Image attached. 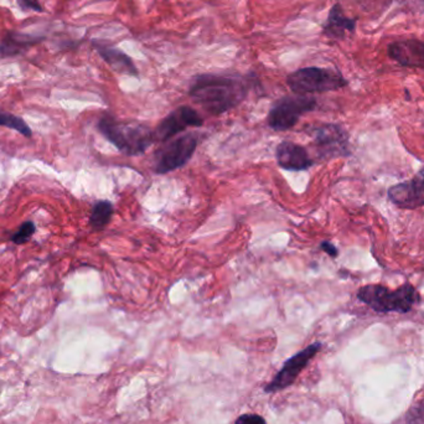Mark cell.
Returning a JSON list of instances; mask_svg holds the SVG:
<instances>
[{
	"instance_id": "52a82bcc",
	"label": "cell",
	"mask_w": 424,
	"mask_h": 424,
	"mask_svg": "<svg viewBox=\"0 0 424 424\" xmlns=\"http://www.w3.org/2000/svg\"><path fill=\"white\" fill-rule=\"evenodd\" d=\"M322 346H323L322 343H312L302 351L295 353L290 359L287 360L283 365L282 369L279 370V372L276 375V377L266 386L264 392L274 394L292 386L295 382V379H298L299 374L309 364V361L320 351Z\"/></svg>"
},
{
	"instance_id": "2e32d148",
	"label": "cell",
	"mask_w": 424,
	"mask_h": 424,
	"mask_svg": "<svg viewBox=\"0 0 424 424\" xmlns=\"http://www.w3.org/2000/svg\"><path fill=\"white\" fill-rule=\"evenodd\" d=\"M113 216V205L110 201H97L92 208L90 225L93 230L100 231L111 221Z\"/></svg>"
},
{
	"instance_id": "9c48e42d",
	"label": "cell",
	"mask_w": 424,
	"mask_h": 424,
	"mask_svg": "<svg viewBox=\"0 0 424 424\" xmlns=\"http://www.w3.org/2000/svg\"><path fill=\"white\" fill-rule=\"evenodd\" d=\"M389 201L404 210H416L424 206V167L413 179L394 185L389 190Z\"/></svg>"
},
{
	"instance_id": "ba28073f",
	"label": "cell",
	"mask_w": 424,
	"mask_h": 424,
	"mask_svg": "<svg viewBox=\"0 0 424 424\" xmlns=\"http://www.w3.org/2000/svg\"><path fill=\"white\" fill-rule=\"evenodd\" d=\"M202 124H204V119L195 110H192V107H179L158 124L154 131V139L165 143L187 128L201 126Z\"/></svg>"
},
{
	"instance_id": "6da1fadb",
	"label": "cell",
	"mask_w": 424,
	"mask_h": 424,
	"mask_svg": "<svg viewBox=\"0 0 424 424\" xmlns=\"http://www.w3.org/2000/svg\"><path fill=\"white\" fill-rule=\"evenodd\" d=\"M249 91V82L241 76L205 73L194 78L189 95L207 113L218 116L242 103Z\"/></svg>"
},
{
	"instance_id": "4fadbf2b",
	"label": "cell",
	"mask_w": 424,
	"mask_h": 424,
	"mask_svg": "<svg viewBox=\"0 0 424 424\" xmlns=\"http://www.w3.org/2000/svg\"><path fill=\"white\" fill-rule=\"evenodd\" d=\"M93 46L98 52V55L106 61L107 65L110 66L112 70L116 71L121 75L139 77V71L126 52H123L116 47L106 45V44H102V42H93Z\"/></svg>"
},
{
	"instance_id": "3957f363",
	"label": "cell",
	"mask_w": 424,
	"mask_h": 424,
	"mask_svg": "<svg viewBox=\"0 0 424 424\" xmlns=\"http://www.w3.org/2000/svg\"><path fill=\"white\" fill-rule=\"evenodd\" d=\"M358 298L377 313H408L419 303L420 295L408 283L394 290L381 284H369L359 289Z\"/></svg>"
},
{
	"instance_id": "7a4b0ae2",
	"label": "cell",
	"mask_w": 424,
	"mask_h": 424,
	"mask_svg": "<svg viewBox=\"0 0 424 424\" xmlns=\"http://www.w3.org/2000/svg\"><path fill=\"white\" fill-rule=\"evenodd\" d=\"M98 129L119 152L128 157H136L147 152L148 148L155 141L154 131L149 126L118 122L108 114L100 119Z\"/></svg>"
},
{
	"instance_id": "d6986e66",
	"label": "cell",
	"mask_w": 424,
	"mask_h": 424,
	"mask_svg": "<svg viewBox=\"0 0 424 424\" xmlns=\"http://www.w3.org/2000/svg\"><path fill=\"white\" fill-rule=\"evenodd\" d=\"M236 424H267L262 416L254 413L242 414L236 419Z\"/></svg>"
},
{
	"instance_id": "ac0fdd59",
	"label": "cell",
	"mask_w": 424,
	"mask_h": 424,
	"mask_svg": "<svg viewBox=\"0 0 424 424\" xmlns=\"http://www.w3.org/2000/svg\"><path fill=\"white\" fill-rule=\"evenodd\" d=\"M35 231L36 226L34 225V223L25 221V223H23L20 228H19L18 232L14 233V235L11 236V241L16 243V245H24V243L28 242V241L33 237V235L35 233Z\"/></svg>"
},
{
	"instance_id": "e0dca14e",
	"label": "cell",
	"mask_w": 424,
	"mask_h": 424,
	"mask_svg": "<svg viewBox=\"0 0 424 424\" xmlns=\"http://www.w3.org/2000/svg\"><path fill=\"white\" fill-rule=\"evenodd\" d=\"M0 126L11 128L13 131L20 133L21 136H26V138L31 136L30 126L26 124L25 121L23 118L3 111L1 108H0Z\"/></svg>"
},
{
	"instance_id": "277c9868",
	"label": "cell",
	"mask_w": 424,
	"mask_h": 424,
	"mask_svg": "<svg viewBox=\"0 0 424 424\" xmlns=\"http://www.w3.org/2000/svg\"><path fill=\"white\" fill-rule=\"evenodd\" d=\"M287 83L293 93L302 96L338 91L348 86V81L338 71L315 66L294 71L287 77Z\"/></svg>"
},
{
	"instance_id": "7c38bea8",
	"label": "cell",
	"mask_w": 424,
	"mask_h": 424,
	"mask_svg": "<svg viewBox=\"0 0 424 424\" xmlns=\"http://www.w3.org/2000/svg\"><path fill=\"white\" fill-rule=\"evenodd\" d=\"M278 165L289 172H304L313 167V159L305 148L293 141H283L276 151Z\"/></svg>"
},
{
	"instance_id": "5bb4252c",
	"label": "cell",
	"mask_w": 424,
	"mask_h": 424,
	"mask_svg": "<svg viewBox=\"0 0 424 424\" xmlns=\"http://www.w3.org/2000/svg\"><path fill=\"white\" fill-rule=\"evenodd\" d=\"M358 20L348 18L343 14V6L338 3L334 4L329 11L328 19L324 24V34L331 39H343L348 33H353L356 29Z\"/></svg>"
},
{
	"instance_id": "ffe728a7",
	"label": "cell",
	"mask_w": 424,
	"mask_h": 424,
	"mask_svg": "<svg viewBox=\"0 0 424 424\" xmlns=\"http://www.w3.org/2000/svg\"><path fill=\"white\" fill-rule=\"evenodd\" d=\"M320 247L323 249L324 252L328 253L330 257H338V248L334 246L333 243L329 242V241H324Z\"/></svg>"
},
{
	"instance_id": "9a60e30c",
	"label": "cell",
	"mask_w": 424,
	"mask_h": 424,
	"mask_svg": "<svg viewBox=\"0 0 424 424\" xmlns=\"http://www.w3.org/2000/svg\"><path fill=\"white\" fill-rule=\"evenodd\" d=\"M42 40L44 37L41 36L11 31L3 40L0 41V57L19 55L23 51L28 50L29 47L39 44Z\"/></svg>"
},
{
	"instance_id": "8992f818",
	"label": "cell",
	"mask_w": 424,
	"mask_h": 424,
	"mask_svg": "<svg viewBox=\"0 0 424 424\" xmlns=\"http://www.w3.org/2000/svg\"><path fill=\"white\" fill-rule=\"evenodd\" d=\"M196 148L197 138L192 133L177 136L174 141L164 144L155 153L154 172L167 174L184 167L192 159Z\"/></svg>"
},
{
	"instance_id": "5b68a950",
	"label": "cell",
	"mask_w": 424,
	"mask_h": 424,
	"mask_svg": "<svg viewBox=\"0 0 424 424\" xmlns=\"http://www.w3.org/2000/svg\"><path fill=\"white\" fill-rule=\"evenodd\" d=\"M317 108V100L312 96H285L273 103L268 113V124L277 131L293 128L305 113Z\"/></svg>"
},
{
	"instance_id": "30bf717a",
	"label": "cell",
	"mask_w": 424,
	"mask_h": 424,
	"mask_svg": "<svg viewBox=\"0 0 424 424\" xmlns=\"http://www.w3.org/2000/svg\"><path fill=\"white\" fill-rule=\"evenodd\" d=\"M319 153L324 158L338 157L348 153V134L336 124L315 126L312 133Z\"/></svg>"
},
{
	"instance_id": "8fae6325",
	"label": "cell",
	"mask_w": 424,
	"mask_h": 424,
	"mask_svg": "<svg viewBox=\"0 0 424 424\" xmlns=\"http://www.w3.org/2000/svg\"><path fill=\"white\" fill-rule=\"evenodd\" d=\"M387 55L399 66L424 70V41L404 39L392 41L387 46Z\"/></svg>"
}]
</instances>
